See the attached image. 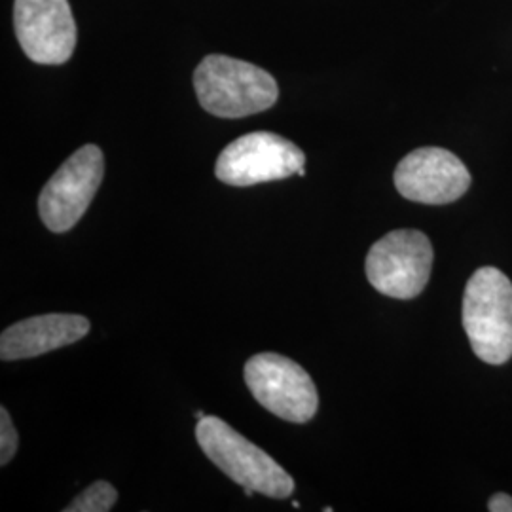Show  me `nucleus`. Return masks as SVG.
<instances>
[{
	"label": "nucleus",
	"mask_w": 512,
	"mask_h": 512,
	"mask_svg": "<svg viewBox=\"0 0 512 512\" xmlns=\"http://www.w3.org/2000/svg\"><path fill=\"white\" fill-rule=\"evenodd\" d=\"M203 109L219 118H245L272 109L279 97L274 76L228 55H207L194 71Z\"/></svg>",
	"instance_id": "nucleus-1"
},
{
	"label": "nucleus",
	"mask_w": 512,
	"mask_h": 512,
	"mask_svg": "<svg viewBox=\"0 0 512 512\" xmlns=\"http://www.w3.org/2000/svg\"><path fill=\"white\" fill-rule=\"evenodd\" d=\"M463 329L476 357L503 365L512 357V283L494 266L476 270L463 294Z\"/></svg>",
	"instance_id": "nucleus-2"
},
{
	"label": "nucleus",
	"mask_w": 512,
	"mask_h": 512,
	"mask_svg": "<svg viewBox=\"0 0 512 512\" xmlns=\"http://www.w3.org/2000/svg\"><path fill=\"white\" fill-rule=\"evenodd\" d=\"M196 439L203 454L243 488L274 499L293 494V476L226 421L205 416L198 421Z\"/></svg>",
	"instance_id": "nucleus-3"
},
{
	"label": "nucleus",
	"mask_w": 512,
	"mask_h": 512,
	"mask_svg": "<svg viewBox=\"0 0 512 512\" xmlns=\"http://www.w3.org/2000/svg\"><path fill=\"white\" fill-rule=\"evenodd\" d=\"M433 245L420 230H393L366 256V277L378 293L410 300L423 293L433 270Z\"/></svg>",
	"instance_id": "nucleus-4"
},
{
	"label": "nucleus",
	"mask_w": 512,
	"mask_h": 512,
	"mask_svg": "<svg viewBox=\"0 0 512 512\" xmlns=\"http://www.w3.org/2000/svg\"><path fill=\"white\" fill-rule=\"evenodd\" d=\"M105 175L103 150L95 145L78 148L61 165L38 196V213L55 234L69 232L84 217Z\"/></svg>",
	"instance_id": "nucleus-5"
},
{
	"label": "nucleus",
	"mask_w": 512,
	"mask_h": 512,
	"mask_svg": "<svg viewBox=\"0 0 512 512\" xmlns=\"http://www.w3.org/2000/svg\"><path fill=\"white\" fill-rule=\"evenodd\" d=\"M245 382L258 403L281 420H313L319 395L310 374L279 353H258L245 365Z\"/></svg>",
	"instance_id": "nucleus-6"
},
{
	"label": "nucleus",
	"mask_w": 512,
	"mask_h": 512,
	"mask_svg": "<svg viewBox=\"0 0 512 512\" xmlns=\"http://www.w3.org/2000/svg\"><path fill=\"white\" fill-rule=\"evenodd\" d=\"M304 165L306 154L289 139L270 131H255L220 152L215 175L220 183L230 186H255L298 175Z\"/></svg>",
	"instance_id": "nucleus-7"
},
{
	"label": "nucleus",
	"mask_w": 512,
	"mask_h": 512,
	"mask_svg": "<svg viewBox=\"0 0 512 512\" xmlns=\"http://www.w3.org/2000/svg\"><path fill=\"white\" fill-rule=\"evenodd\" d=\"M14 29L19 46L40 65H63L76 46L69 0H16Z\"/></svg>",
	"instance_id": "nucleus-8"
},
{
	"label": "nucleus",
	"mask_w": 512,
	"mask_h": 512,
	"mask_svg": "<svg viewBox=\"0 0 512 512\" xmlns=\"http://www.w3.org/2000/svg\"><path fill=\"white\" fill-rule=\"evenodd\" d=\"M393 181L399 194L410 202L444 205L456 202L469 190L471 175L450 150L425 147L404 156Z\"/></svg>",
	"instance_id": "nucleus-9"
},
{
	"label": "nucleus",
	"mask_w": 512,
	"mask_h": 512,
	"mask_svg": "<svg viewBox=\"0 0 512 512\" xmlns=\"http://www.w3.org/2000/svg\"><path fill=\"white\" fill-rule=\"evenodd\" d=\"M90 332V321L74 313H48L23 319L0 336L2 361H19L71 346Z\"/></svg>",
	"instance_id": "nucleus-10"
},
{
	"label": "nucleus",
	"mask_w": 512,
	"mask_h": 512,
	"mask_svg": "<svg viewBox=\"0 0 512 512\" xmlns=\"http://www.w3.org/2000/svg\"><path fill=\"white\" fill-rule=\"evenodd\" d=\"M118 499L116 488L105 482H93L92 486H88L82 494L76 495L73 503L69 507H65V512H109L114 503Z\"/></svg>",
	"instance_id": "nucleus-11"
},
{
	"label": "nucleus",
	"mask_w": 512,
	"mask_h": 512,
	"mask_svg": "<svg viewBox=\"0 0 512 512\" xmlns=\"http://www.w3.org/2000/svg\"><path fill=\"white\" fill-rule=\"evenodd\" d=\"M18 431L12 423L8 410L0 408V465H8L18 452Z\"/></svg>",
	"instance_id": "nucleus-12"
},
{
	"label": "nucleus",
	"mask_w": 512,
	"mask_h": 512,
	"mask_svg": "<svg viewBox=\"0 0 512 512\" xmlns=\"http://www.w3.org/2000/svg\"><path fill=\"white\" fill-rule=\"evenodd\" d=\"M488 509L492 512H512V497L507 494L492 495Z\"/></svg>",
	"instance_id": "nucleus-13"
}]
</instances>
